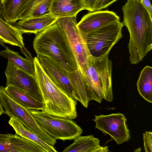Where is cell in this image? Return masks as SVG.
I'll return each mask as SVG.
<instances>
[{"label": "cell", "mask_w": 152, "mask_h": 152, "mask_svg": "<svg viewBox=\"0 0 152 152\" xmlns=\"http://www.w3.org/2000/svg\"><path fill=\"white\" fill-rule=\"evenodd\" d=\"M122 10V23L129 33V60L136 64L152 48V16L140 0H127Z\"/></svg>", "instance_id": "cell-1"}, {"label": "cell", "mask_w": 152, "mask_h": 152, "mask_svg": "<svg viewBox=\"0 0 152 152\" xmlns=\"http://www.w3.org/2000/svg\"><path fill=\"white\" fill-rule=\"evenodd\" d=\"M33 47L37 55L49 58L69 72L78 69L73 53L56 21L36 34Z\"/></svg>", "instance_id": "cell-2"}, {"label": "cell", "mask_w": 152, "mask_h": 152, "mask_svg": "<svg viewBox=\"0 0 152 152\" xmlns=\"http://www.w3.org/2000/svg\"><path fill=\"white\" fill-rule=\"evenodd\" d=\"M35 77L45 107L41 111L53 116L73 119L77 117V101L56 85L45 73L36 57L34 58Z\"/></svg>", "instance_id": "cell-3"}, {"label": "cell", "mask_w": 152, "mask_h": 152, "mask_svg": "<svg viewBox=\"0 0 152 152\" xmlns=\"http://www.w3.org/2000/svg\"><path fill=\"white\" fill-rule=\"evenodd\" d=\"M108 54L99 57L92 56L88 66L81 72L89 102L100 103L103 99L109 102L113 100L112 64Z\"/></svg>", "instance_id": "cell-4"}, {"label": "cell", "mask_w": 152, "mask_h": 152, "mask_svg": "<svg viewBox=\"0 0 152 152\" xmlns=\"http://www.w3.org/2000/svg\"><path fill=\"white\" fill-rule=\"evenodd\" d=\"M29 110L42 129L56 140H71L83 133L80 127L72 119L53 116L40 110Z\"/></svg>", "instance_id": "cell-5"}, {"label": "cell", "mask_w": 152, "mask_h": 152, "mask_svg": "<svg viewBox=\"0 0 152 152\" xmlns=\"http://www.w3.org/2000/svg\"><path fill=\"white\" fill-rule=\"evenodd\" d=\"M65 39L69 45L81 72L88 66L92 56L86 45L85 36L77 26L76 16L57 18Z\"/></svg>", "instance_id": "cell-6"}, {"label": "cell", "mask_w": 152, "mask_h": 152, "mask_svg": "<svg viewBox=\"0 0 152 152\" xmlns=\"http://www.w3.org/2000/svg\"><path fill=\"white\" fill-rule=\"evenodd\" d=\"M123 25L120 21L96 29L85 36L88 49L93 57H99L109 53L122 37Z\"/></svg>", "instance_id": "cell-7"}, {"label": "cell", "mask_w": 152, "mask_h": 152, "mask_svg": "<svg viewBox=\"0 0 152 152\" xmlns=\"http://www.w3.org/2000/svg\"><path fill=\"white\" fill-rule=\"evenodd\" d=\"M0 99L5 109L4 114L10 118H16L47 144L54 146L56 143V140L45 132L38 125L29 110L12 99L5 92L3 86L0 87Z\"/></svg>", "instance_id": "cell-8"}, {"label": "cell", "mask_w": 152, "mask_h": 152, "mask_svg": "<svg viewBox=\"0 0 152 152\" xmlns=\"http://www.w3.org/2000/svg\"><path fill=\"white\" fill-rule=\"evenodd\" d=\"M94 116L93 120L96 123L95 128L109 135L117 144H121L130 139V131L126 124L127 119L123 114L117 113Z\"/></svg>", "instance_id": "cell-9"}, {"label": "cell", "mask_w": 152, "mask_h": 152, "mask_svg": "<svg viewBox=\"0 0 152 152\" xmlns=\"http://www.w3.org/2000/svg\"><path fill=\"white\" fill-rule=\"evenodd\" d=\"M5 74L6 86L11 85L21 89L41 102L43 98L35 77L16 66L8 60Z\"/></svg>", "instance_id": "cell-10"}, {"label": "cell", "mask_w": 152, "mask_h": 152, "mask_svg": "<svg viewBox=\"0 0 152 152\" xmlns=\"http://www.w3.org/2000/svg\"><path fill=\"white\" fill-rule=\"evenodd\" d=\"M42 68L51 80L57 86L77 100L70 81L68 72L49 58L37 55L36 57Z\"/></svg>", "instance_id": "cell-11"}, {"label": "cell", "mask_w": 152, "mask_h": 152, "mask_svg": "<svg viewBox=\"0 0 152 152\" xmlns=\"http://www.w3.org/2000/svg\"><path fill=\"white\" fill-rule=\"evenodd\" d=\"M120 18L114 12L98 10L85 15L77 24L80 31L84 35L99 28L116 22Z\"/></svg>", "instance_id": "cell-12"}, {"label": "cell", "mask_w": 152, "mask_h": 152, "mask_svg": "<svg viewBox=\"0 0 152 152\" xmlns=\"http://www.w3.org/2000/svg\"><path fill=\"white\" fill-rule=\"evenodd\" d=\"M0 152H46L36 143L16 134H0Z\"/></svg>", "instance_id": "cell-13"}, {"label": "cell", "mask_w": 152, "mask_h": 152, "mask_svg": "<svg viewBox=\"0 0 152 152\" xmlns=\"http://www.w3.org/2000/svg\"><path fill=\"white\" fill-rule=\"evenodd\" d=\"M56 18L50 14L19 20L10 24L22 34L34 33L36 35L54 23Z\"/></svg>", "instance_id": "cell-14"}, {"label": "cell", "mask_w": 152, "mask_h": 152, "mask_svg": "<svg viewBox=\"0 0 152 152\" xmlns=\"http://www.w3.org/2000/svg\"><path fill=\"white\" fill-rule=\"evenodd\" d=\"M84 10L83 0H52L50 13L56 18L71 17Z\"/></svg>", "instance_id": "cell-15"}, {"label": "cell", "mask_w": 152, "mask_h": 152, "mask_svg": "<svg viewBox=\"0 0 152 152\" xmlns=\"http://www.w3.org/2000/svg\"><path fill=\"white\" fill-rule=\"evenodd\" d=\"M7 94L17 103L28 109L42 110L45 107L43 102L34 98L22 90L9 85L4 87Z\"/></svg>", "instance_id": "cell-16"}, {"label": "cell", "mask_w": 152, "mask_h": 152, "mask_svg": "<svg viewBox=\"0 0 152 152\" xmlns=\"http://www.w3.org/2000/svg\"><path fill=\"white\" fill-rule=\"evenodd\" d=\"M8 123L13 128L16 134L34 142L43 148L46 152H57L53 146L45 142L15 117H10Z\"/></svg>", "instance_id": "cell-17"}, {"label": "cell", "mask_w": 152, "mask_h": 152, "mask_svg": "<svg viewBox=\"0 0 152 152\" xmlns=\"http://www.w3.org/2000/svg\"><path fill=\"white\" fill-rule=\"evenodd\" d=\"M0 39L4 43L25 48L22 34L10 23L0 18Z\"/></svg>", "instance_id": "cell-18"}, {"label": "cell", "mask_w": 152, "mask_h": 152, "mask_svg": "<svg viewBox=\"0 0 152 152\" xmlns=\"http://www.w3.org/2000/svg\"><path fill=\"white\" fill-rule=\"evenodd\" d=\"M100 140L93 135L80 136L72 143L66 147L62 152H95L100 146Z\"/></svg>", "instance_id": "cell-19"}, {"label": "cell", "mask_w": 152, "mask_h": 152, "mask_svg": "<svg viewBox=\"0 0 152 152\" xmlns=\"http://www.w3.org/2000/svg\"><path fill=\"white\" fill-rule=\"evenodd\" d=\"M0 56L8 59L16 66L35 77L34 58H23L18 52L12 50L7 47L0 51Z\"/></svg>", "instance_id": "cell-20"}, {"label": "cell", "mask_w": 152, "mask_h": 152, "mask_svg": "<svg viewBox=\"0 0 152 152\" xmlns=\"http://www.w3.org/2000/svg\"><path fill=\"white\" fill-rule=\"evenodd\" d=\"M52 1V0H31L19 20L51 14L50 7Z\"/></svg>", "instance_id": "cell-21"}, {"label": "cell", "mask_w": 152, "mask_h": 152, "mask_svg": "<svg viewBox=\"0 0 152 152\" xmlns=\"http://www.w3.org/2000/svg\"><path fill=\"white\" fill-rule=\"evenodd\" d=\"M138 92L146 101L152 102V67L146 66L141 70L137 83Z\"/></svg>", "instance_id": "cell-22"}, {"label": "cell", "mask_w": 152, "mask_h": 152, "mask_svg": "<svg viewBox=\"0 0 152 152\" xmlns=\"http://www.w3.org/2000/svg\"><path fill=\"white\" fill-rule=\"evenodd\" d=\"M70 82L77 98L85 107L87 108L89 101L88 99L85 83L82 74L78 68L71 72H68Z\"/></svg>", "instance_id": "cell-23"}, {"label": "cell", "mask_w": 152, "mask_h": 152, "mask_svg": "<svg viewBox=\"0 0 152 152\" xmlns=\"http://www.w3.org/2000/svg\"><path fill=\"white\" fill-rule=\"evenodd\" d=\"M31 0H7L4 2V14L10 23L18 20Z\"/></svg>", "instance_id": "cell-24"}, {"label": "cell", "mask_w": 152, "mask_h": 152, "mask_svg": "<svg viewBox=\"0 0 152 152\" xmlns=\"http://www.w3.org/2000/svg\"><path fill=\"white\" fill-rule=\"evenodd\" d=\"M144 147L145 152H152V132L146 131L143 134Z\"/></svg>", "instance_id": "cell-25"}, {"label": "cell", "mask_w": 152, "mask_h": 152, "mask_svg": "<svg viewBox=\"0 0 152 152\" xmlns=\"http://www.w3.org/2000/svg\"><path fill=\"white\" fill-rule=\"evenodd\" d=\"M117 0H97L94 11L106 8Z\"/></svg>", "instance_id": "cell-26"}, {"label": "cell", "mask_w": 152, "mask_h": 152, "mask_svg": "<svg viewBox=\"0 0 152 152\" xmlns=\"http://www.w3.org/2000/svg\"><path fill=\"white\" fill-rule=\"evenodd\" d=\"M97 0H83L85 10L91 12L94 11L95 7Z\"/></svg>", "instance_id": "cell-27"}, {"label": "cell", "mask_w": 152, "mask_h": 152, "mask_svg": "<svg viewBox=\"0 0 152 152\" xmlns=\"http://www.w3.org/2000/svg\"><path fill=\"white\" fill-rule=\"evenodd\" d=\"M141 3L147 9L149 14L152 16V7L150 0H140Z\"/></svg>", "instance_id": "cell-28"}, {"label": "cell", "mask_w": 152, "mask_h": 152, "mask_svg": "<svg viewBox=\"0 0 152 152\" xmlns=\"http://www.w3.org/2000/svg\"><path fill=\"white\" fill-rule=\"evenodd\" d=\"M0 18L4 21H7L4 14V3L2 0H0Z\"/></svg>", "instance_id": "cell-29"}, {"label": "cell", "mask_w": 152, "mask_h": 152, "mask_svg": "<svg viewBox=\"0 0 152 152\" xmlns=\"http://www.w3.org/2000/svg\"><path fill=\"white\" fill-rule=\"evenodd\" d=\"M109 151L108 146L102 147L100 145L96 149L95 152H107Z\"/></svg>", "instance_id": "cell-30"}, {"label": "cell", "mask_w": 152, "mask_h": 152, "mask_svg": "<svg viewBox=\"0 0 152 152\" xmlns=\"http://www.w3.org/2000/svg\"><path fill=\"white\" fill-rule=\"evenodd\" d=\"M4 110L2 105L0 99V116L4 113Z\"/></svg>", "instance_id": "cell-31"}, {"label": "cell", "mask_w": 152, "mask_h": 152, "mask_svg": "<svg viewBox=\"0 0 152 152\" xmlns=\"http://www.w3.org/2000/svg\"><path fill=\"white\" fill-rule=\"evenodd\" d=\"M0 45L4 47L5 48H6L5 46V45L4 44V43H3L0 39Z\"/></svg>", "instance_id": "cell-32"}, {"label": "cell", "mask_w": 152, "mask_h": 152, "mask_svg": "<svg viewBox=\"0 0 152 152\" xmlns=\"http://www.w3.org/2000/svg\"><path fill=\"white\" fill-rule=\"evenodd\" d=\"M3 0V1L4 3V2H5L7 0Z\"/></svg>", "instance_id": "cell-33"}]
</instances>
